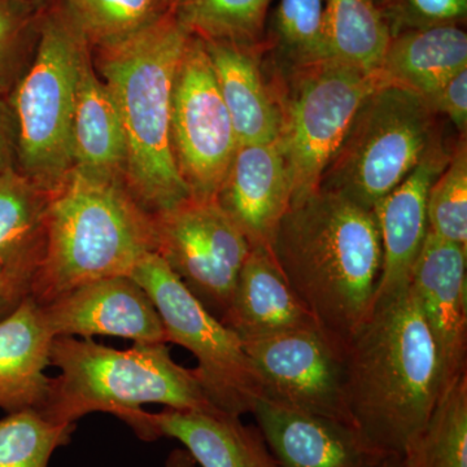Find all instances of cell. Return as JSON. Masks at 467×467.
Masks as SVG:
<instances>
[{
    "mask_svg": "<svg viewBox=\"0 0 467 467\" xmlns=\"http://www.w3.org/2000/svg\"><path fill=\"white\" fill-rule=\"evenodd\" d=\"M291 196L290 174L276 140L238 146L214 201L251 248L270 247Z\"/></svg>",
    "mask_w": 467,
    "mask_h": 467,
    "instance_id": "obj_15",
    "label": "cell"
},
{
    "mask_svg": "<svg viewBox=\"0 0 467 467\" xmlns=\"http://www.w3.org/2000/svg\"><path fill=\"white\" fill-rule=\"evenodd\" d=\"M189 36L168 12L124 41L92 50L124 128L126 189L150 216L192 198L171 146L174 78Z\"/></svg>",
    "mask_w": 467,
    "mask_h": 467,
    "instance_id": "obj_3",
    "label": "cell"
},
{
    "mask_svg": "<svg viewBox=\"0 0 467 467\" xmlns=\"http://www.w3.org/2000/svg\"><path fill=\"white\" fill-rule=\"evenodd\" d=\"M50 5V3H48ZM33 0H0V95L9 97L32 63L43 11Z\"/></svg>",
    "mask_w": 467,
    "mask_h": 467,
    "instance_id": "obj_30",
    "label": "cell"
},
{
    "mask_svg": "<svg viewBox=\"0 0 467 467\" xmlns=\"http://www.w3.org/2000/svg\"><path fill=\"white\" fill-rule=\"evenodd\" d=\"M50 359L60 374L51 378L39 413L52 422L76 425L91 413H109L135 429L144 405L180 410L216 408L195 368L181 367L167 343H134L116 349L73 337L52 340Z\"/></svg>",
    "mask_w": 467,
    "mask_h": 467,
    "instance_id": "obj_5",
    "label": "cell"
},
{
    "mask_svg": "<svg viewBox=\"0 0 467 467\" xmlns=\"http://www.w3.org/2000/svg\"><path fill=\"white\" fill-rule=\"evenodd\" d=\"M391 36L377 0H326L325 45L328 61L377 73Z\"/></svg>",
    "mask_w": 467,
    "mask_h": 467,
    "instance_id": "obj_24",
    "label": "cell"
},
{
    "mask_svg": "<svg viewBox=\"0 0 467 467\" xmlns=\"http://www.w3.org/2000/svg\"><path fill=\"white\" fill-rule=\"evenodd\" d=\"M130 275L158 308L167 342L198 359L196 376L212 405L236 417L252 413L261 400V384L238 335L187 290L156 252L147 254Z\"/></svg>",
    "mask_w": 467,
    "mask_h": 467,
    "instance_id": "obj_8",
    "label": "cell"
},
{
    "mask_svg": "<svg viewBox=\"0 0 467 467\" xmlns=\"http://www.w3.org/2000/svg\"><path fill=\"white\" fill-rule=\"evenodd\" d=\"M444 387L411 285L374 301L346 344V395L356 429L384 454L407 456Z\"/></svg>",
    "mask_w": 467,
    "mask_h": 467,
    "instance_id": "obj_1",
    "label": "cell"
},
{
    "mask_svg": "<svg viewBox=\"0 0 467 467\" xmlns=\"http://www.w3.org/2000/svg\"><path fill=\"white\" fill-rule=\"evenodd\" d=\"M156 252L153 217L124 181L73 168L48 196L42 259L29 296L39 306L88 282L130 275Z\"/></svg>",
    "mask_w": 467,
    "mask_h": 467,
    "instance_id": "obj_4",
    "label": "cell"
},
{
    "mask_svg": "<svg viewBox=\"0 0 467 467\" xmlns=\"http://www.w3.org/2000/svg\"><path fill=\"white\" fill-rule=\"evenodd\" d=\"M41 306L55 337L107 335L134 343H168L158 308L131 275L88 282Z\"/></svg>",
    "mask_w": 467,
    "mask_h": 467,
    "instance_id": "obj_13",
    "label": "cell"
},
{
    "mask_svg": "<svg viewBox=\"0 0 467 467\" xmlns=\"http://www.w3.org/2000/svg\"><path fill=\"white\" fill-rule=\"evenodd\" d=\"M261 400L353 425L346 395V346L321 328L243 343Z\"/></svg>",
    "mask_w": 467,
    "mask_h": 467,
    "instance_id": "obj_12",
    "label": "cell"
},
{
    "mask_svg": "<svg viewBox=\"0 0 467 467\" xmlns=\"http://www.w3.org/2000/svg\"><path fill=\"white\" fill-rule=\"evenodd\" d=\"M285 103H279V143L291 180V204L317 192L328 162L368 95L384 86L377 73L335 61L296 67Z\"/></svg>",
    "mask_w": 467,
    "mask_h": 467,
    "instance_id": "obj_9",
    "label": "cell"
},
{
    "mask_svg": "<svg viewBox=\"0 0 467 467\" xmlns=\"http://www.w3.org/2000/svg\"><path fill=\"white\" fill-rule=\"evenodd\" d=\"M33 2L45 3V5H48V3L57 2V0H33Z\"/></svg>",
    "mask_w": 467,
    "mask_h": 467,
    "instance_id": "obj_40",
    "label": "cell"
},
{
    "mask_svg": "<svg viewBox=\"0 0 467 467\" xmlns=\"http://www.w3.org/2000/svg\"><path fill=\"white\" fill-rule=\"evenodd\" d=\"M91 50L63 5L50 3L43 11L32 63L8 97L18 125L17 171L48 195L73 169L77 82Z\"/></svg>",
    "mask_w": 467,
    "mask_h": 467,
    "instance_id": "obj_6",
    "label": "cell"
},
{
    "mask_svg": "<svg viewBox=\"0 0 467 467\" xmlns=\"http://www.w3.org/2000/svg\"><path fill=\"white\" fill-rule=\"evenodd\" d=\"M252 414L279 467H379L389 456L349 423L264 400Z\"/></svg>",
    "mask_w": 467,
    "mask_h": 467,
    "instance_id": "obj_16",
    "label": "cell"
},
{
    "mask_svg": "<svg viewBox=\"0 0 467 467\" xmlns=\"http://www.w3.org/2000/svg\"><path fill=\"white\" fill-rule=\"evenodd\" d=\"M427 103L436 113H441L465 134L467 126V67L439 86L426 97Z\"/></svg>",
    "mask_w": 467,
    "mask_h": 467,
    "instance_id": "obj_35",
    "label": "cell"
},
{
    "mask_svg": "<svg viewBox=\"0 0 467 467\" xmlns=\"http://www.w3.org/2000/svg\"><path fill=\"white\" fill-rule=\"evenodd\" d=\"M48 196L17 169L0 174V261L43 244Z\"/></svg>",
    "mask_w": 467,
    "mask_h": 467,
    "instance_id": "obj_26",
    "label": "cell"
},
{
    "mask_svg": "<svg viewBox=\"0 0 467 467\" xmlns=\"http://www.w3.org/2000/svg\"><path fill=\"white\" fill-rule=\"evenodd\" d=\"M94 48L115 45L167 15L164 0H57Z\"/></svg>",
    "mask_w": 467,
    "mask_h": 467,
    "instance_id": "obj_28",
    "label": "cell"
},
{
    "mask_svg": "<svg viewBox=\"0 0 467 467\" xmlns=\"http://www.w3.org/2000/svg\"><path fill=\"white\" fill-rule=\"evenodd\" d=\"M391 36L404 30L460 26L467 15V0H387L382 9Z\"/></svg>",
    "mask_w": 467,
    "mask_h": 467,
    "instance_id": "obj_33",
    "label": "cell"
},
{
    "mask_svg": "<svg viewBox=\"0 0 467 467\" xmlns=\"http://www.w3.org/2000/svg\"><path fill=\"white\" fill-rule=\"evenodd\" d=\"M153 217L156 254L202 306L223 319L251 245L216 201H189Z\"/></svg>",
    "mask_w": 467,
    "mask_h": 467,
    "instance_id": "obj_11",
    "label": "cell"
},
{
    "mask_svg": "<svg viewBox=\"0 0 467 467\" xmlns=\"http://www.w3.org/2000/svg\"><path fill=\"white\" fill-rule=\"evenodd\" d=\"M467 250L427 233L409 285L434 337L447 386L467 373Z\"/></svg>",
    "mask_w": 467,
    "mask_h": 467,
    "instance_id": "obj_14",
    "label": "cell"
},
{
    "mask_svg": "<svg viewBox=\"0 0 467 467\" xmlns=\"http://www.w3.org/2000/svg\"><path fill=\"white\" fill-rule=\"evenodd\" d=\"M407 456L413 467H467V373L444 387Z\"/></svg>",
    "mask_w": 467,
    "mask_h": 467,
    "instance_id": "obj_25",
    "label": "cell"
},
{
    "mask_svg": "<svg viewBox=\"0 0 467 467\" xmlns=\"http://www.w3.org/2000/svg\"><path fill=\"white\" fill-rule=\"evenodd\" d=\"M270 0H182L175 18L190 36L204 41L256 45Z\"/></svg>",
    "mask_w": 467,
    "mask_h": 467,
    "instance_id": "obj_27",
    "label": "cell"
},
{
    "mask_svg": "<svg viewBox=\"0 0 467 467\" xmlns=\"http://www.w3.org/2000/svg\"><path fill=\"white\" fill-rule=\"evenodd\" d=\"M134 432L147 441L175 439L202 467H279L259 427L218 408L146 410Z\"/></svg>",
    "mask_w": 467,
    "mask_h": 467,
    "instance_id": "obj_17",
    "label": "cell"
},
{
    "mask_svg": "<svg viewBox=\"0 0 467 467\" xmlns=\"http://www.w3.org/2000/svg\"><path fill=\"white\" fill-rule=\"evenodd\" d=\"M429 233L467 250V150L463 138L427 195Z\"/></svg>",
    "mask_w": 467,
    "mask_h": 467,
    "instance_id": "obj_31",
    "label": "cell"
},
{
    "mask_svg": "<svg viewBox=\"0 0 467 467\" xmlns=\"http://www.w3.org/2000/svg\"><path fill=\"white\" fill-rule=\"evenodd\" d=\"M75 430L76 425L52 422L36 409L8 413L0 420V467H48Z\"/></svg>",
    "mask_w": 467,
    "mask_h": 467,
    "instance_id": "obj_29",
    "label": "cell"
},
{
    "mask_svg": "<svg viewBox=\"0 0 467 467\" xmlns=\"http://www.w3.org/2000/svg\"><path fill=\"white\" fill-rule=\"evenodd\" d=\"M465 67V30L441 26L393 34L378 75L383 85L399 86L426 98Z\"/></svg>",
    "mask_w": 467,
    "mask_h": 467,
    "instance_id": "obj_23",
    "label": "cell"
},
{
    "mask_svg": "<svg viewBox=\"0 0 467 467\" xmlns=\"http://www.w3.org/2000/svg\"><path fill=\"white\" fill-rule=\"evenodd\" d=\"M18 125L8 97L0 95V174L17 169Z\"/></svg>",
    "mask_w": 467,
    "mask_h": 467,
    "instance_id": "obj_36",
    "label": "cell"
},
{
    "mask_svg": "<svg viewBox=\"0 0 467 467\" xmlns=\"http://www.w3.org/2000/svg\"><path fill=\"white\" fill-rule=\"evenodd\" d=\"M171 146L192 198L214 201L239 143L199 36H189L175 73Z\"/></svg>",
    "mask_w": 467,
    "mask_h": 467,
    "instance_id": "obj_10",
    "label": "cell"
},
{
    "mask_svg": "<svg viewBox=\"0 0 467 467\" xmlns=\"http://www.w3.org/2000/svg\"><path fill=\"white\" fill-rule=\"evenodd\" d=\"M273 256L324 333L346 346L376 299L382 242L374 211L319 187L291 204Z\"/></svg>",
    "mask_w": 467,
    "mask_h": 467,
    "instance_id": "obj_2",
    "label": "cell"
},
{
    "mask_svg": "<svg viewBox=\"0 0 467 467\" xmlns=\"http://www.w3.org/2000/svg\"><path fill=\"white\" fill-rule=\"evenodd\" d=\"M181 2H182V0H164L165 5H167L169 11L171 12H173V9L177 7Z\"/></svg>",
    "mask_w": 467,
    "mask_h": 467,
    "instance_id": "obj_39",
    "label": "cell"
},
{
    "mask_svg": "<svg viewBox=\"0 0 467 467\" xmlns=\"http://www.w3.org/2000/svg\"><path fill=\"white\" fill-rule=\"evenodd\" d=\"M326 0H281L275 30L296 67L328 61L325 45Z\"/></svg>",
    "mask_w": 467,
    "mask_h": 467,
    "instance_id": "obj_32",
    "label": "cell"
},
{
    "mask_svg": "<svg viewBox=\"0 0 467 467\" xmlns=\"http://www.w3.org/2000/svg\"><path fill=\"white\" fill-rule=\"evenodd\" d=\"M436 115L418 92L379 86L359 106L319 187L374 211L439 142Z\"/></svg>",
    "mask_w": 467,
    "mask_h": 467,
    "instance_id": "obj_7",
    "label": "cell"
},
{
    "mask_svg": "<svg viewBox=\"0 0 467 467\" xmlns=\"http://www.w3.org/2000/svg\"><path fill=\"white\" fill-rule=\"evenodd\" d=\"M379 467H413L408 456H393L389 454L382 461Z\"/></svg>",
    "mask_w": 467,
    "mask_h": 467,
    "instance_id": "obj_38",
    "label": "cell"
},
{
    "mask_svg": "<svg viewBox=\"0 0 467 467\" xmlns=\"http://www.w3.org/2000/svg\"><path fill=\"white\" fill-rule=\"evenodd\" d=\"M221 322L243 343L319 328L285 278L270 247L251 248Z\"/></svg>",
    "mask_w": 467,
    "mask_h": 467,
    "instance_id": "obj_19",
    "label": "cell"
},
{
    "mask_svg": "<svg viewBox=\"0 0 467 467\" xmlns=\"http://www.w3.org/2000/svg\"><path fill=\"white\" fill-rule=\"evenodd\" d=\"M451 155L441 142L434 144L414 171L374 208L382 242V270L374 301L409 285L429 233L427 195Z\"/></svg>",
    "mask_w": 467,
    "mask_h": 467,
    "instance_id": "obj_18",
    "label": "cell"
},
{
    "mask_svg": "<svg viewBox=\"0 0 467 467\" xmlns=\"http://www.w3.org/2000/svg\"><path fill=\"white\" fill-rule=\"evenodd\" d=\"M202 42L239 146L275 142L281 134V109L264 82L256 45Z\"/></svg>",
    "mask_w": 467,
    "mask_h": 467,
    "instance_id": "obj_21",
    "label": "cell"
},
{
    "mask_svg": "<svg viewBox=\"0 0 467 467\" xmlns=\"http://www.w3.org/2000/svg\"><path fill=\"white\" fill-rule=\"evenodd\" d=\"M54 337L42 306L30 296L0 321V409L5 413L41 409Z\"/></svg>",
    "mask_w": 467,
    "mask_h": 467,
    "instance_id": "obj_20",
    "label": "cell"
},
{
    "mask_svg": "<svg viewBox=\"0 0 467 467\" xmlns=\"http://www.w3.org/2000/svg\"><path fill=\"white\" fill-rule=\"evenodd\" d=\"M91 51L79 67L72 122L73 168L95 177L124 181V128L109 86L95 72Z\"/></svg>",
    "mask_w": 467,
    "mask_h": 467,
    "instance_id": "obj_22",
    "label": "cell"
},
{
    "mask_svg": "<svg viewBox=\"0 0 467 467\" xmlns=\"http://www.w3.org/2000/svg\"><path fill=\"white\" fill-rule=\"evenodd\" d=\"M165 467H196V462L184 448H178L169 454Z\"/></svg>",
    "mask_w": 467,
    "mask_h": 467,
    "instance_id": "obj_37",
    "label": "cell"
},
{
    "mask_svg": "<svg viewBox=\"0 0 467 467\" xmlns=\"http://www.w3.org/2000/svg\"><path fill=\"white\" fill-rule=\"evenodd\" d=\"M42 254L43 244L12 259L0 261V321L29 296Z\"/></svg>",
    "mask_w": 467,
    "mask_h": 467,
    "instance_id": "obj_34",
    "label": "cell"
}]
</instances>
